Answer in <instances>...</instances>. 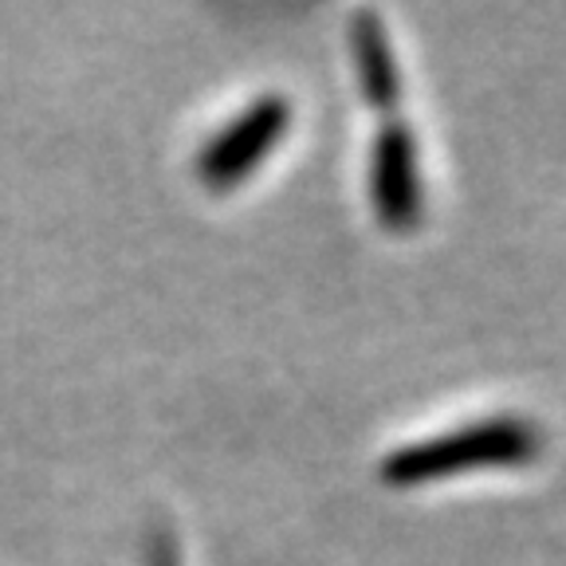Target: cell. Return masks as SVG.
Listing matches in <instances>:
<instances>
[{"instance_id":"obj_1","label":"cell","mask_w":566,"mask_h":566,"mask_svg":"<svg viewBox=\"0 0 566 566\" xmlns=\"http://www.w3.org/2000/svg\"><path fill=\"white\" fill-rule=\"evenodd\" d=\"M539 452V433L523 421H484L457 429L437 441L401 449L381 464V480L394 488L429 484L452 476L460 469H484V464H523Z\"/></svg>"},{"instance_id":"obj_2","label":"cell","mask_w":566,"mask_h":566,"mask_svg":"<svg viewBox=\"0 0 566 566\" xmlns=\"http://www.w3.org/2000/svg\"><path fill=\"white\" fill-rule=\"evenodd\" d=\"M287 118H292V106L275 95L260 98L256 106H248L244 115L221 138H212L209 150L201 154L205 181L217 189H229L232 181L252 174L260 166V158L275 146V138L287 130Z\"/></svg>"},{"instance_id":"obj_3","label":"cell","mask_w":566,"mask_h":566,"mask_svg":"<svg viewBox=\"0 0 566 566\" xmlns=\"http://www.w3.org/2000/svg\"><path fill=\"white\" fill-rule=\"evenodd\" d=\"M370 197L386 229H413L421 212V181H417V146L401 123H386L374 138Z\"/></svg>"},{"instance_id":"obj_4","label":"cell","mask_w":566,"mask_h":566,"mask_svg":"<svg viewBox=\"0 0 566 566\" xmlns=\"http://www.w3.org/2000/svg\"><path fill=\"white\" fill-rule=\"evenodd\" d=\"M354 52H358V75L370 106L378 111H394L398 106V67H394V52H389L386 28L374 12H363L354 20Z\"/></svg>"}]
</instances>
